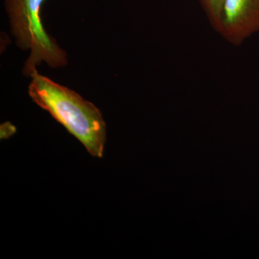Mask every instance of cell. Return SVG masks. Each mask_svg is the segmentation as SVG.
I'll return each mask as SVG.
<instances>
[{"instance_id": "1", "label": "cell", "mask_w": 259, "mask_h": 259, "mask_svg": "<svg viewBox=\"0 0 259 259\" xmlns=\"http://www.w3.org/2000/svg\"><path fill=\"white\" fill-rule=\"evenodd\" d=\"M29 95L83 145L94 157L102 158L106 124L101 112L77 93L34 71Z\"/></svg>"}, {"instance_id": "2", "label": "cell", "mask_w": 259, "mask_h": 259, "mask_svg": "<svg viewBox=\"0 0 259 259\" xmlns=\"http://www.w3.org/2000/svg\"><path fill=\"white\" fill-rule=\"evenodd\" d=\"M44 2L45 0H5L12 33L16 38L18 47L31 51L23 69L26 76H31L36 71L35 66L42 61L53 68L67 64L66 53L42 26L40 13Z\"/></svg>"}, {"instance_id": "3", "label": "cell", "mask_w": 259, "mask_h": 259, "mask_svg": "<svg viewBox=\"0 0 259 259\" xmlns=\"http://www.w3.org/2000/svg\"><path fill=\"white\" fill-rule=\"evenodd\" d=\"M259 32V0H224L219 34L239 47Z\"/></svg>"}, {"instance_id": "4", "label": "cell", "mask_w": 259, "mask_h": 259, "mask_svg": "<svg viewBox=\"0 0 259 259\" xmlns=\"http://www.w3.org/2000/svg\"><path fill=\"white\" fill-rule=\"evenodd\" d=\"M209 25L214 31L219 33L222 22L224 0H197Z\"/></svg>"}, {"instance_id": "5", "label": "cell", "mask_w": 259, "mask_h": 259, "mask_svg": "<svg viewBox=\"0 0 259 259\" xmlns=\"http://www.w3.org/2000/svg\"><path fill=\"white\" fill-rule=\"evenodd\" d=\"M16 132V128L10 122H5L1 125V139H8Z\"/></svg>"}]
</instances>
